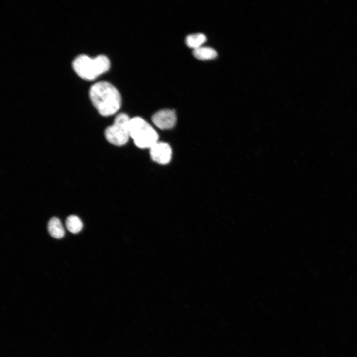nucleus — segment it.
<instances>
[{
  "label": "nucleus",
  "instance_id": "nucleus-9",
  "mask_svg": "<svg viewBox=\"0 0 357 357\" xmlns=\"http://www.w3.org/2000/svg\"><path fill=\"white\" fill-rule=\"evenodd\" d=\"M206 41V36L201 33L189 34L186 36L185 39L187 46L193 50L201 47Z\"/></svg>",
  "mask_w": 357,
  "mask_h": 357
},
{
  "label": "nucleus",
  "instance_id": "nucleus-3",
  "mask_svg": "<svg viewBox=\"0 0 357 357\" xmlns=\"http://www.w3.org/2000/svg\"><path fill=\"white\" fill-rule=\"evenodd\" d=\"M130 135L135 144L140 148H150L158 142L155 130L143 119L135 117L130 119Z\"/></svg>",
  "mask_w": 357,
  "mask_h": 357
},
{
  "label": "nucleus",
  "instance_id": "nucleus-5",
  "mask_svg": "<svg viewBox=\"0 0 357 357\" xmlns=\"http://www.w3.org/2000/svg\"><path fill=\"white\" fill-rule=\"evenodd\" d=\"M151 119L154 125L162 130L173 128L177 119L175 111L169 109L158 111L153 115Z\"/></svg>",
  "mask_w": 357,
  "mask_h": 357
},
{
  "label": "nucleus",
  "instance_id": "nucleus-7",
  "mask_svg": "<svg viewBox=\"0 0 357 357\" xmlns=\"http://www.w3.org/2000/svg\"><path fill=\"white\" fill-rule=\"evenodd\" d=\"M48 230L53 238L60 239L65 235V230L61 221L57 217L50 219L48 224Z\"/></svg>",
  "mask_w": 357,
  "mask_h": 357
},
{
  "label": "nucleus",
  "instance_id": "nucleus-1",
  "mask_svg": "<svg viewBox=\"0 0 357 357\" xmlns=\"http://www.w3.org/2000/svg\"><path fill=\"white\" fill-rule=\"evenodd\" d=\"M89 95L93 105L102 116L113 115L121 107V97L119 91L107 81H99L93 84Z\"/></svg>",
  "mask_w": 357,
  "mask_h": 357
},
{
  "label": "nucleus",
  "instance_id": "nucleus-6",
  "mask_svg": "<svg viewBox=\"0 0 357 357\" xmlns=\"http://www.w3.org/2000/svg\"><path fill=\"white\" fill-rule=\"evenodd\" d=\"M150 154L154 161L160 164H166L171 159L172 149L168 144L157 142L150 148Z\"/></svg>",
  "mask_w": 357,
  "mask_h": 357
},
{
  "label": "nucleus",
  "instance_id": "nucleus-10",
  "mask_svg": "<svg viewBox=\"0 0 357 357\" xmlns=\"http://www.w3.org/2000/svg\"><path fill=\"white\" fill-rule=\"evenodd\" d=\"M65 224L68 230L73 234L80 232L83 226L81 220L78 216L74 215H70L67 217Z\"/></svg>",
  "mask_w": 357,
  "mask_h": 357
},
{
  "label": "nucleus",
  "instance_id": "nucleus-4",
  "mask_svg": "<svg viewBox=\"0 0 357 357\" xmlns=\"http://www.w3.org/2000/svg\"><path fill=\"white\" fill-rule=\"evenodd\" d=\"M130 119L126 114L122 113L117 115L113 124L105 130L106 140L116 146L125 144L130 137Z\"/></svg>",
  "mask_w": 357,
  "mask_h": 357
},
{
  "label": "nucleus",
  "instance_id": "nucleus-2",
  "mask_svg": "<svg viewBox=\"0 0 357 357\" xmlns=\"http://www.w3.org/2000/svg\"><path fill=\"white\" fill-rule=\"evenodd\" d=\"M110 61L104 55L91 57L81 54L76 57L72 62L76 73L82 79L91 81L107 72L110 68Z\"/></svg>",
  "mask_w": 357,
  "mask_h": 357
},
{
  "label": "nucleus",
  "instance_id": "nucleus-8",
  "mask_svg": "<svg viewBox=\"0 0 357 357\" xmlns=\"http://www.w3.org/2000/svg\"><path fill=\"white\" fill-rule=\"evenodd\" d=\"M193 56L198 60H207L213 59L217 56L215 50L211 47L201 46L193 51Z\"/></svg>",
  "mask_w": 357,
  "mask_h": 357
}]
</instances>
